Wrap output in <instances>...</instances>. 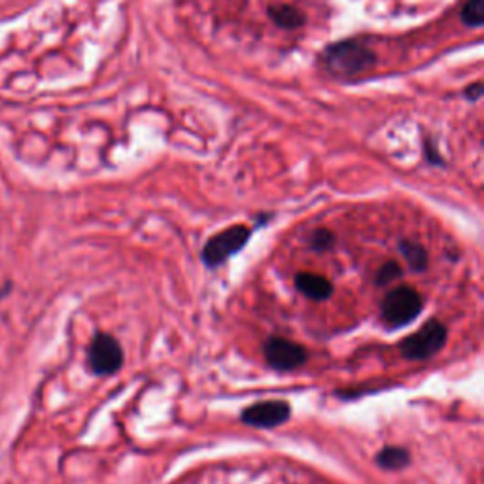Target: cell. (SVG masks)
Listing matches in <instances>:
<instances>
[{
  "mask_svg": "<svg viewBox=\"0 0 484 484\" xmlns=\"http://www.w3.org/2000/svg\"><path fill=\"white\" fill-rule=\"evenodd\" d=\"M324 63L331 74L354 76L373 68L376 57L371 49L358 42H339L325 49Z\"/></svg>",
  "mask_w": 484,
  "mask_h": 484,
  "instance_id": "obj_1",
  "label": "cell"
},
{
  "mask_svg": "<svg viewBox=\"0 0 484 484\" xmlns=\"http://www.w3.org/2000/svg\"><path fill=\"white\" fill-rule=\"evenodd\" d=\"M447 343V327L441 322L429 320L417 334L401 343V354L409 360H427L438 354Z\"/></svg>",
  "mask_w": 484,
  "mask_h": 484,
  "instance_id": "obj_2",
  "label": "cell"
},
{
  "mask_svg": "<svg viewBox=\"0 0 484 484\" xmlns=\"http://www.w3.org/2000/svg\"><path fill=\"white\" fill-rule=\"evenodd\" d=\"M422 311V297L409 286H399L390 292L382 303V318L394 327L411 324Z\"/></svg>",
  "mask_w": 484,
  "mask_h": 484,
  "instance_id": "obj_3",
  "label": "cell"
},
{
  "mask_svg": "<svg viewBox=\"0 0 484 484\" xmlns=\"http://www.w3.org/2000/svg\"><path fill=\"white\" fill-rule=\"evenodd\" d=\"M250 239V229L244 225H233L225 229V232L212 237L202 250V260L209 267H218L227 258H232L237 253Z\"/></svg>",
  "mask_w": 484,
  "mask_h": 484,
  "instance_id": "obj_4",
  "label": "cell"
},
{
  "mask_svg": "<svg viewBox=\"0 0 484 484\" xmlns=\"http://www.w3.org/2000/svg\"><path fill=\"white\" fill-rule=\"evenodd\" d=\"M123 364V352L112 335L100 334L89 346V367L97 375H112Z\"/></svg>",
  "mask_w": 484,
  "mask_h": 484,
  "instance_id": "obj_5",
  "label": "cell"
},
{
  "mask_svg": "<svg viewBox=\"0 0 484 484\" xmlns=\"http://www.w3.org/2000/svg\"><path fill=\"white\" fill-rule=\"evenodd\" d=\"M265 358L276 371H292L307 362V350L293 341L273 337L265 345Z\"/></svg>",
  "mask_w": 484,
  "mask_h": 484,
  "instance_id": "obj_6",
  "label": "cell"
},
{
  "mask_svg": "<svg viewBox=\"0 0 484 484\" xmlns=\"http://www.w3.org/2000/svg\"><path fill=\"white\" fill-rule=\"evenodd\" d=\"M290 405L286 401H263L248 407L242 413V422L253 427H274L290 418Z\"/></svg>",
  "mask_w": 484,
  "mask_h": 484,
  "instance_id": "obj_7",
  "label": "cell"
},
{
  "mask_svg": "<svg viewBox=\"0 0 484 484\" xmlns=\"http://www.w3.org/2000/svg\"><path fill=\"white\" fill-rule=\"evenodd\" d=\"M295 286L301 293H304L311 299H316V301L327 299L331 295V292H334V286H331L329 280L324 276H318L314 273H299L295 276Z\"/></svg>",
  "mask_w": 484,
  "mask_h": 484,
  "instance_id": "obj_8",
  "label": "cell"
},
{
  "mask_svg": "<svg viewBox=\"0 0 484 484\" xmlns=\"http://www.w3.org/2000/svg\"><path fill=\"white\" fill-rule=\"evenodd\" d=\"M409 452L401 447H386L376 454V464L385 469H401L409 464Z\"/></svg>",
  "mask_w": 484,
  "mask_h": 484,
  "instance_id": "obj_9",
  "label": "cell"
},
{
  "mask_svg": "<svg viewBox=\"0 0 484 484\" xmlns=\"http://www.w3.org/2000/svg\"><path fill=\"white\" fill-rule=\"evenodd\" d=\"M399 250H401L403 258L407 260V263L411 265L413 271H424L427 267V253H426L424 246H420L418 242L403 241L399 244Z\"/></svg>",
  "mask_w": 484,
  "mask_h": 484,
  "instance_id": "obj_10",
  "label": "cell"
},
{
  "mask_svg": "<svg viewBox=\"0 0 484 484\" xmlns=\"http://www.w3.org/2000/svg\"><path fill=\"white\" fill-rule=\"evenodd\" d=\"M269 15L278 25V27H284V29L299 27V25L303 23L301 14L292 6H273L269 10Z\"/></svg>",
  "mask_w": 484,
  "mask_h": 484,
  "instance_id": "obj_11",
  "label": "cell"
},
{
  "mask_svg": "<svg viewBox=\"0 0 484 484\" xmlns=\"http://www.w3.org/2000/svg\"><path fill=\"white\" fill-rule=\"evenodd\" d=\"M462 21L469 27H480L484 23V0H468L462 10Z\"/></svg>",
  "mask_w": 484,
  "mask_h": 484,
  "instance_id": "obj_12",
  "label": "cell"
},
{
  "mask_svg": "<svg viewBox=\"0 0 484 484\" xmlns=\"http://www.w3.org/2000/svg\"><path fill=\"white\" fill-rule=\"evenodd\" d=\"M399 276H401V267L397 263H394V262H388L386 265H382V269L378 271L376 283L378 284H388V283H392V280H396Z\"/></svg>",
  "mask_w": 484,
  "mask_h": 484,
  "instance_id": "obj_13",
  "label": "cell"
},
{
  "mask_svg": "<svg viewBox=\"0 0 484 484\" xmlns=\"http://www.w3.org/2000/svg\"><path fill=\"white\" fill-rule=\"evenodd\" d=\"M331 242H334V235H331L329 232H325V229H320V232H316L313 235L314 250H325Z\"/></svg>",
  "mask_w": 484,
  "mask_h": 484,
  "instance_id": "obj_14",
  "label": "cell"
},
{
  "mask_svg": "<svg viewBox=\"0 0 484 484\" xmlns=\"http://www.w3.org/2000/svg\"><path fill=\"white\" fill-rule=\"evenodd\" d=\"M480 95H482V86L480 84H475V86L466 89V97H469V98H479Z\"/></svg>",
  "mask_w": 484,
  "mask_h": 484,
  "instance_id": "obj_15",
  "label": "cell"
}]
</instances>
